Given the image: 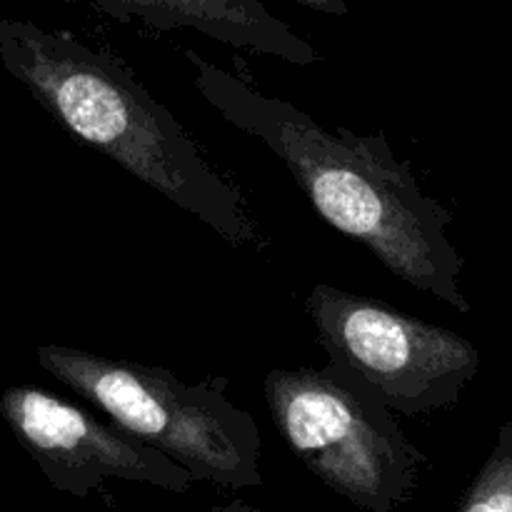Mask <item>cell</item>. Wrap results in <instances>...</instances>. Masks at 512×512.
<instances>
[{"mask_svg": "<svg viewBox=\"0 0 512 512\" xmlns=\"http://www.w3.org/2000/svg\"><path fill=\"white\" fill-rule=\"evenodd\" d=\"M200 98L223 120L260 140L300 185L320 218L368 248L383 268L458 313L473 310L460 288L465 260L448 228L453 213L430 198L408 160L383 133L328 130L278 95L185 50Z\"/></svg>", "mask_w": 512, "mask_h": 512, "instance_id": "1", "label": "cell"}, {"mask_svg": "<svg viewBox=\"0 0 512 512\" xmlns=\"http://www.w3.org/2000/svg\"><path fill=\"white\" fill-rule=\"evenodd\" d=\"M3 68L73 135L233 245L258 238L243 195L180 120L103 48L70 33L0 20Z\"/></svg>", "mask_w": 512, "mask_h": 512, "instance_id": "2", "label": "cell"}, {"mask_svg": "<svg viewBox=\"0 0 512 512\" xmlns=\"http://www.w3.org/2000/svg\"><path fill=\"white\" fill-rule=\"evenodd\" d=\"M35 358L110 423L173 458L198 483L228 490L263 485V438L253 415L225 395L228 380L190 385L165 368L65 345H40Z\"/></svg>", "mask_w": 512, "mask_h": 512, "instance_id": "3", "label": "cell"}, {"mask_svg": "<svg viewBox=\"0 0 512 512\" xmlns=\"http://www.w3.org/2000/svg\"><path fill=\"white\" fill-rule=\"evenodd\" d=\"M263 393L280 438L335 495L368 512L415 498L428 458L368 380L328 360L325 368L270 370Z\"/></svg>", "mask_w": 512, "mask_h": 512, "instance_id": "4", "label": "cell"}, {"mask_svg": "<svg viewBox=\"0 0 512 512\" xmlns=\"http://www.w3.org/2000/svg\"><path fill=\"white\" fill-rule=\"evenodd\" d=\"M305 313L328 360L368 380L403 418L453 408L480 370L468 338L368 295L315 285Z\"/></svg>", "mask_w": 512, "mask_h": 512, "instance_id": "5", "label": "cell"}, {"mask_svg": "<svg viewBox=\"0 0 512 512\" xmlns=\"http://www.w3.org/2000/svg\"><path fill=\"white\" fill-rule=\"evenodd\" d=\"M0 415L45 480L73 498L100 493L108 480L150 485L173 495L190 493L198 483L190 470L158 448L40 388L5 390Z\"/></svg>", "mask_w": 512, "mask_h": 512, "instance_id": "6", "label": "cell"}, {"mask_svg": "<svg viewBox=\"0 0 512 512\" xmlns=\"http://www.w3.org/2000/svg\"><path fill=\"white\" fill-rule=\"evenodd\" d=\"M78 3V0H73ZM123 23L160 30H193L238 50L268 55L290 65H315L323 55L263 0H80Z\"/></svg>", "mask_w": 512, "mask_h": 512, "instance_id": "7", "label": "cell"}, {"mask_svg": "<svg viewBox=\"0 0 512 512\" xmlns=\"http://www.w3.org/2000/svg\"><path fill=\"white\" fill-rule=\"evenodd\" d=\"M455 512H512V420L498 430L488 460L468 485Z\"/></svg>", "mask_w": 512, "mask_h": 512, "instance_id": "8", "label": "cell"}, {"mask_svg": "<svg viewBox=\"0 0 512 512\" xmlns=\"http://www.w3.org/2000/svg\"><path fill=\"white\" fill-rule=\"evenodd\" d=\"M293 3L303 5V8L318 10L325 15H348L350 8L345 0H293Z\"/></svg>", "mask_w": 512, "mask_h": 512, "instance_id": "9", "label": "cell"}]
</instances>
